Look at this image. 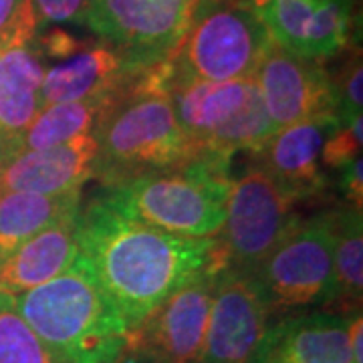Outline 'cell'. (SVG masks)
I'll return each mask as SVG.
<instances>
[{
    "label": "cell",
    "mask_w": 363,
    "mask_h": 363,
    "mask_svg": "<svg viewBox=\"0 0 363 363\" xmlns=\"http://www.w3.org/2000/svg\"><path fill=\"white\" fill-rule=\"evenodd\" d=\"M198 0H89L85 25L133 71L166 63L180 47Z\"/></svg>",
    "instance_id": "ba28073f"
},
{
    "label": "cell",
    "mask_w": 363,
    "mask_h": 363,
    "mask_svg": "<svg viewBox=\"0 0 363 363\" xmlns=\"http://www.w3.org/2000/svg\"><path fill=\"white\" fill-rule=\"evenodd\" d=\"M363 220L362 210L341 206L333 210V271L325 305L341 315L362 309L363 293Z\"/></svg>",
    "instance_id": "7402d4cb"
},
{
    "label": "cell",
    "mask_w": 363,
    "mask_h": 363,
    "mask_svg": "<svg viewBox=\"0 0 363 363\" xmlns=\"http://www.w3.org/2000/svg\"><path fill=\"white\" fill-rule=\"evenodd\" d=\"M35 43H37V47L40 49L45 59L65 61V59L79 52V40L75 37H71L63 28H51L40 39H35Z\"/></svg>",
    "instance_id": "83f0119b"
},
{
    "label": "cell",
    "mask_w": 363,
    "mask_h": 363,
    "mask_svg": "<svg viewBox=\"0 0 363 363\" xmlns=\"http://www.w3.org/2000/svg\"><path fill=\"white\" fill-rule=\"evenodd\" d=\"M26 325L59 363H117L128 331L83 260L45 285L14 297Z\"/></svg>",
    "instance_id": "3957f363"
},
{
    "label": "cell",
    "mask_w": 363,
    "mask_h": 363,
    "mask_svg": "<svg viewBox=\"0 0 363 363\" xmlns=\"http://www.w3.org/2000/svg\"><path fill=\"white\" fill-rule=\"evenodd\" d=\"M39 28L49 25H85L89 0H33Z\"/></svg>",
    "instance_id": "4316f807"
},
{
    "label": "cell",
    "mask_w": 363,
    "mask_h": 363,
    "mask_svg": "<svg viewBox=\"0 0 363 363\" xmlns=\"http://www.w3.org/2000/svg\"><path fill=\"white\" fill-rule=\"evenodd\" d=\"M224 264H214L172 293L143 323L128 335L125 353H138L154 363H192L206 335L216 277Z\"/></svg>",
    "instance_id": "9c48e42d"
},
{
    "label": "cell",
    "mask_w": 363,
    "mask_h": 363,
    "mask_svg": "<svg viewBox=\"0 0 363 363\" xmlns=\"http://www.w3.org/2000/svg\"><path fill=\"white\" fill-rule=\"evenodd\" d=\"M351 317L325 311L285 315L269 323L255 363H351Z\"/></svg>",
    "instance_id": "9a60e30c"
},
{
    "label": "cell",
    "mask_w": 363,
    "mask_h": 363,
    "mask_svg": "<svg viewBox=\"0 0 363 363\" xmlns=\"http://www.w3.org/2000/svg\"><path fill=\"white\" fill-rule=\"evenodd\" d=\"M79 208L81 190L52 196L0 192V259L45 228L75 216Z\"/></svg>",
    "instance_id": "44dd1931"
},
{
    "label": "cell",
    "mask_w": 363,
    "mask_h": 363,
    "mask_svg": "<svg viewBox=\"0 0 363 363\" xmlns=\"http://www.w3.org/2000/svg\"><path fill=\"white\" fill-rule=\"evenodd\" d=\"M0 363H59L26 325L13 295L0 293Z\"/></svg>",
    "instance_id": "603a6c76"
},
{
    "label": "cell",
    "mask_w": 363,
    "mask_h": 363,
    "mask_svg": "<svg viewBox=\"0 0 363 363\" xmlns=\"http://www.w3.org/2000/svg\"><path fill=\"white\" fill-rule=\"evenodd\" d=\"M39 23L33 0H0V51L37 39Z\"/></svg>",
    "instance_id": "d4e9b609"
},
{
    "label": "cell",
    "mask_w": 363,
    "mask_h": 363,
    "mask_svg": "<svg viewBox=\"0 0 363 363\" xmlns=\"http://www.w3.org/2000/svg\"><path fill=\"white\" fill-rule=\"evenodd\" d=\"M362 341H363V319L362 313H355L350 321V353L351 363H363L362 353Z\"/></svg>",
    "instance_id": "f546056e"
},
{
    "label": "cell",
    "mask_w": 363,
    "mask_h": 363,
    "mask_svg": "<svg viewBox=\"0 0 363 363\" xmlns=\"http://www.w3.org/2000/svg\"><path fill=\"white\" fill-rule=\"evenodd\" d=\"M45 73V57L35 40L0 51V152L39 116Z\"/></svg>",
    "instance_id": "d6986e66"
},
{
    "label": "cell",
    "mask_w": 363,
    "mask_h": 363,
    "mask_svg": "<svg viewBox=\"0 0 363 363\" xmlns=\"http://www.w3.org/2000/svg\"><path fill=\"white\" fill-rule=\"evenodd\" d=\"M269 323L255 279L224 267L216 277L206 335L192 363H255Z\"/></svg>",
    "instance_id": "30bf717a"
},
{
    "label": "cell",
    "mask_w": 363,
    "mask_h": 363,
    "mask_svg": "<svg viewBox=\"0 0 363 363\" xmlns=\"http://www.w3.org/2000/svg\"><path fill=\"white\" fill-rule=\"evenodd\" d=\"M77 214L35 234L0 259L2 295H23L71 269L79 255Z\"/></svg>",
    "instance_id": "ac0fdd59"
},
{
    "label": "cell",
    "mask_w": 363,
    "mask_h": 363,
    "mask_svg": "<svg viewBox=\"0 0 363 363\" xmlns=\"http://www.w3.org/2000/svg\"><path fill=\"white\" fill-rule=\"evenodd\" d=\"M297 200L289 196L255 162L233 180L220 233L226 267L255 274L279 242L298 224Z\"/></svg>",
    "instance_id": "8992f818"
},
{
    "label": "cell",
    "mask_w": 363,
    "mask_h": 363,
    "mask_svg": "<svg viewBox=\"0 0 363 363\" xmlns=\"http://www.w3.org/2000/svg\"><path fill=\"white\" fill-rule=\"evenodd\" d=\"M240 2H242V4H245L247 9H250L252 13L259 14V16H260V13H262V11H264V9H267L269 4H271L272 0H240Z\"/></svg>",
    "instance_id": "4dcf8cb0"
},
{
    "label": "cell",
    "mask_w": 363,
    "mask_h": 363,
    "mask_svg": "<svg viewBox=\"0 0 363 363\" xmlns=\"http://www.w3.org/2000/svg\"><path fill=\"white\" fill-rule=\"evenodd\" d=\"M168 93L180 130L196 154H200L259 95V87L255 79L224 83L192 81L176 85Z\"/></svg>",
    "instance_id": "e0dca14e"
},
{
    "label": "cell",
    "mask_w": 363,
    "mask_h": 363,
    "mask_svg": "<svg viewBox=\"0 0 363 363\" xmlns=\"http://www.w3.org/2000/svg\"><path fill=\"white\" fill-rule=\"evenodd\" d=\"M128 89L113 93V95H105V97H91V99L57 104L40 109L39 116L26 128L25 133L18 140H14L4 152H0V157L16 154V152L47 150L59 143L77 140L81 135H89L97 130L105 113L117 104V99Z\"/></svg>",
    "instance_id": "ffe728a7"
},
{
    "label": "cell",
    "mask_w": 363,
    "mask_h": 363,
    "mask_svg": "<svg viewBox=\"0 0 363 363\" xmlns=\"http://www.w3.org/2000/svg\"><path fill=\"white\" fill-rule=\"evenodd\" d=\"M228 166L226 160L198 154L180 166L104 188L99 196L130 220L164 233L208 238L224 224L233 186Z\"/></svg>",
    "instance_id": "277c9868"
},
{
    "label": "cell",
    "mask_w": 363,
    "mask_h": 363,
    "mask_svg": "<svg viewBox=\"0 0 363 363\" xmlns=\"http://www.w3.org/2000/svg\"><path fill=\"white\" fill-rule=\"evenodd\" d=\"M79 259L113 303L128 335L180 286L224 264L218 236L164 233L121 216L95 196L77 214Z\"/></svg>",
    "instance_id": "6da1fadb"
},
{
    "label": "cell",
    "mask_w": 363,
    "mask_h": 363,
    "mask_svg": "<svg viewBox=\"0 0 363 363\" xmlns=\"http://www.w3.org/2000/svg\"><path fill=\"white\" fill-rule=\"evenodd\" d=\"M339 172V192L345 196L347 206L362 210L363 206V162L357 157L350 166L337 169Z\"/></svg>",
    "instance_id": "f1b7e54d"
},
{
    "label": "cell",
    "mask_w": 363,
    "mask_h": 363,
    "mask_svg": "<svg viewBox=\"0 0 363 363\" xmlns=\"http://www.w3.org/2000/svg\"><path fill=\"white\" fill-rule=\"evenodd\" d=\"M362 117L347 121V123H335V128L327 135L321 150V164L325 168L341 169L350 166L357 157H362Z\"/></svg>",
    "instance_id": "484cf974"
},
{
    "label": "cell",
    "mask_w": 363,
    "mask_h": 363,
    "mask_svg": "<svg viewBox=\"0 0 363 363\" xmlns=\"http://www.w3.org/2000/svg\"><path fill=\"white\" fill-rule=\"evenodd\" d=\"M271 47L269 28L240 0H198L192 23L168 61V91L192 81L255 79Z\"/></svg>",
    "instance_id": "5b68a950"
},
{
    "label": "cell",
    "mask_w": 363,
    "mask_h": 363,
    "mask_svg": "<svg viewBox=\"0 0 363 363\" xmlns=\"http://www.w3.org/2000/svg\"><path fill=\"white\" fill-rule=\"evenodd\" d=\"M353 9L355 0H272L260 21L277 47L323 61L347 45Z\"/></svg>",
    "instance_id": "7c38bea8"
},
{
    "label": "cell",
    "mask_w": 363,
    "mask_h": 363,
    "mask_svg": "<svg viewBox=\"0 0 363 363\" xmlns=\"http://www.w3.org/2000/svg\"><path fill=\"white\" fill-rule=\"evenodd\" d=\"M145 71V69H143ZM142 71H133L109 45H97L47 69L40 109L57 104L105 97L128 89Z\"/></svg>",
    "instance_id": "2e32d148"
},
{
    "label": "cell",
    "mask_w": 363,
    "mask_h": 363,
    "mask_svg": "<svg viewBox=\"0 0 363 363\" xmlns=\"http://www.w3.org/2000/svg\"><path fill=\"white\" fill-rule=\"evenodd\" d=\"M335 123L337 119H315L277 130L252 152V160L297 202L323 194L327 174L321 150Z\"/></svg>",
    "instance_id": "5bb4252c"
},
{
    "label": "cell",
    "mask_w": 363,
    "mask_h": 363,
    "mask_svg": "<svg viewBox=\"0 0 363 363\" xmlns=\"http://www.w3.org/2000/svg\"><path fill=\"white\" fill-rule=\"evenodd\" d=\"M168 77V61L142 71L93 131L97 142L95 178L104 188L198 156L176 119Z\"/></svg>",
    "instance_id": "7a4b0ae2"
},
{
    "label": "cell",
    "mask_w": 363,
    "mask_h": 363,
    "mask_svg": "<svg viewBox=\"0 0 363 363\" xmlns=\"http://www.w3.org/2000/svg\"><path fill=\"white\" fill-rule=\"evenodd\" d=\"M333 271V210L298 224L252 274L271 319L325 305Z\"/></svg>",
    "instance_id": "52a82bcc"
},
{
    "label": "cell",
    "mask_w": 363,
    "mask_h": 363,
    "mask_svg": "<svg viewBox=\"0 0 363 363\" xmlns=\"http://www.w3.org/2000/svg\"><path fill=\"white\" fill-rule=\"evenodd\" d=\"M274 131L315 119H337L329 71L272 43L255 75Z\"/></svg>",
    "instance_id": "8fae6325"
},
{
    "label": "cell",
    "mask_w": 363,
    "mask_h": 363,
    "mask_svg": "<svg viewBox=\"0 0 363 363\" xmlns=\"http://www.w3.org/2000/svg\"><path fill=\"white\" fill-rule=\"evenodd\" d=\"M335 113L339 123H347L363 116V65L362 52H353L345 59L335 75H331Z\"/></svg>",
    "instance_id": "cb8c5ba5"
},
{
    "label": "cell",
    "mask_w": 363,
    "mask_h": 363,
    "mask_svg": "<svg viewBox=\"0 0 363 363\" xmlns=\"http://www.w3.org/2000/svg\"><path fill=\"white\" fill-rule=\"evenodd\" d=\"M95 135L0 157V192L67 194L95 178Z\"/></svg>",
    "instance_id": "4fadbf2b"
}]
</instances>
